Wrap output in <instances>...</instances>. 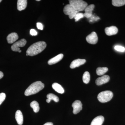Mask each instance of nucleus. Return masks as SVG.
<instances>
[{
    "label": "nucleus",
    "mask_w": 125,
    "mask_h": 125,
    "mask_svg": "<svg viewBox=\"0 0 125 125\" xmlns=\"http://www.w3.org/2000/svg\"><path fill=\"white\" fill-rule=\"evenodd\" d=\"M30 106L33 109V111L35 113H37L40 109L39 104L36 101H33L30 104Z\"/></svg>",
    "instance_id": "nucleus-20"
},
{
    "label": "nucleus",
    "mask_w": 125,
    "mask_h": 125,
    "mask_svg": "<svg viewBox=\"0 0 125 125\" xmlns=\"http://www.w3.org/2000/svg\"><path fill=\"white\" fill-rule=\"evenodd\" d=\"M15 117L16 120L18 125H22L23 122V117L22 113L20 110H18L15 113Z\"/></svg>",
    "instance_id": "nucleus-16"
},
{
    "label": "nucleus",
    "mask_w": 125,
    "mask_h": 125,
    "mask_svg": "<svg viewBox=\"0 0 125 125\" xmlns=\"http://www.w3.org/2000/svg\"><path fill=\"white\" fill-rule=\"evenodd\" d=\"M27 43V41L24 39H21L16 42L11 46V49L14 52H18L20 51V47L24 46Z\"/></svg>",
    "instance_id": "nucleus-6"
},
{
    "label": "nucleus",
    "mask_w": 125,
    "mask_h": 125,
    "mask_svg": "<svg viewBox=\"0 0 125 125\" xmlns=\"http://www.w3.org/2000/svg\"><path fill=\"white\" fill-rule=\"evenodd\" d=\"M43 125H53V124L52 122H47Z\"/></svg>",
    "instance_id": "nucleus-31"
},
{
    "label": "nucleus",
    "mask_w": 125,
    "mask_h": 125,
    "mask_svg": "<svg viewBox=\"0 0 125 125\" xmlns=\"http://www.w3.org/2000/svg\"><path fill=\"white\" fill-rule=\"evenodd\" d=\"M6 98V94L4 93L0 94V105L4 101Z\"/></svg>",
    "instance_id": "nucleus-26"
},
{
    "label": "nucleus",
    "mask_w": 125,
    "mask_h": 125,
    "mask_svg": "<svg viewBox=\"0 0 125 125\" xmlns=\"http://www.w3.org/2000/svg\"><path fill=\"white\" fill-rule=\"evenodd\" d=\"M85 62L86 60L85 59H78L74 60L71 62L70 65V67L71 69H74L83 64Z\"/></svg>",
    "instance_id": "nucleus-11"
},
{
    "label": "nucleus",
    "mask_w": 125,
    "mask_h": 125,
    "mask_svg": "<svg viewBox=\"0 0 125 125\" xmlns=\"http://www.w3.org/2000/svg\"><path fill=\"white\" fill-rule=\"evenodd\" d=\"M114 49L117 51L122 52H124L125 51V48L124 47L119 46V45L115 46L114 47Z\"/></svg>",
    "instance_id": "nucleus-25"
},
{
    "label": "nucleus",
    "mask_w": 125,
    "mask_h": 125,
    "mask_svg": "<svg viewBox=\"0 0 125 125\" xmlns=\"http://www.w3.org/2000/svg\"><path fill=\"white\" fill-rule=\"evenodd\" d=\"M19 38L18 34L15 32L11 33L7 37V40L8 43L11 44L13 43Z\"/></svg>",
    "instance_id": "nucleus-12"
},
{
    "label": "nucleus",
    "mask_w": 125,
    "mask_h": 125,
    "mask_svg": "<svg viewBox=\"0 0 125 125\" xmlns=\"http://www.w3.org/2000/svg\"><path fill=\"white\" fill-rule=\"evenodd\" d=\"M36 1H40V0H36Z\"/></svg>",
    "instance_id": "nucleus-33"
},
{
    "label": "nucleus",
    "mask_w": 125,
    "mask_h": 125,
    "mask_svg": "<svg viewBox=\"0 0 125 125\" xmlns=\"http://www.w3.org/2000/svg\"><path fill=\"white\" fill-rule=\"evenodd\" d=\"M72 107L73 108V113L76 114L79 113L83 108V104L80 101L76 100L72 104Z\"/></svg>",
    "instance_id": "nucleus-8"
},
{
    "label": "nucleus",
    "mask_w": 125,
    "mask_h": 125,
    "mask_svg": "<svg viewBox=\"0 0 125 125\" xmlns=\"http://www.w3.org/2000/svg\"><path fill=\"white\" fill-rule=\"evenodd\" d=\"M37 27L38 29L40 30H43V25L40 22L37 23Z\"/></svg>",
    "instance_id": "nucleus-28"
},
{
    "label": "nucleus",
    "mask_w": 125,
    "mask_h": 125,
    "mask_svg": "<svg viewBox=\"0 0 125 125\" xmlns=\"http://www.w3.org/2000/svg\"><path fill=\"white\" fill-rule=\"evenodd\" d=\"M47 99L46 100V102L47 103H50L52 100H53L55 102H58L59 101V98L53 94H48L47 95Z\"/></svg>",
    "instance_id": "nucleus-18"
},
{
    "label": "nucleus",
    "mask_w": 125,
    "mask_h": 125,
    "mask_svg": "<svg viewBox=\"0 0 125 125\" xmlns=\"http://www.w3.org/2000/svg\"><path fill=\"white\" fill-rule=\"evenodd\" d=\"M64 13L66 15H69V18L72 19L74 18L76 14L79 13V11L75 10L71 5L68 4L66 5L63 9Z\"/></svg>",
    "instance_id": "nucleus-5"
},
{
    "label": "nucleus",
    "mask_w": 125,
    "mask_h": 125,
    "mask_svg": "<svg viewBox=\"0 0 125 125\" xmlns=\"http://www.w3.org/2000/svg\"><path fill=\"white\" fill-rule=\"evenodd\" d=\"M84 16L87 18H90L92 17V13H85L83 14Z\"/></svg>",
    "instance_id": "nucleus-29"
},
{
    "label": "nucleus",
    "mask_w": 125,
    "mask_h": 125,
    "mask_svg": "<svg viewBox=\"0 0 125 125\" xmlns=\"http://www.w3.org/2000/svg\"><path fill=\"white\" fill-rule=\"evenodd\" d=\"M108 70L106 67H99L96 70V73L98 75H102Z\"/></svg>",
    "instance_id": "nucleus-19"
},
{
    "label": "nucleus",
    "mask_w": 125,
    "mask_h": 125,
    "mask_svg": "<svg viewBox=\"0 0 125 125\" xmlns=\"http://www.w3.org/2000/svg\"><path fill=\"white\" fill-rule=\"evenodd\" d=\"M1 1H2V0H0V2H1Z\"/></svg>",
    "instance_id": "nucleus-34"
},
{
    "label": "nucleus",
    "mask_w": 125,
    "mask_h": 125,
    "mask_svg": "<svg viewBox=\"0 0 125 125\" xmlns=\"http://www.w3.org/2000/svg\"><path fill=\"white\" fill-rule=\"evenodd\" d=\"M30 34L32 36H35L37 34V32L35 30L31 29L30 31Z\"/></svg>",
    "instance_id": "nucleus-27"
},
{
    "label": "nucleus",
    "mask_w": 125,
    "mask_h": 125,
    "mask_svg": "<svg viewBox=\"0 0 125 125\" xmlns=\"http://www.w3.org/2000/svg\"><path fill=\"white\" fill-rule=\"evenodd\" d=\"M110 80V77L108 75H104L98 78L96 80V85H100L107 83Z\"/></svg>",
    "instance_id": "nucleus-10"
},
{
    "label": "nucleus",
    "mask_w": 125,
    "mask_h": 125,
    "mask_svg": "<svg viewBox=\"0 0 125 125\" xmlns=\"http://www.w3.org/2000/svg\"><path fill=\"white\" fill-rule=\"evenodd\" d=\"M4 76V74L2 72L0 71V79H1Z\"/></svg>",
    "instance_id": "nucleus-30"
},
{
    "label": "nucleus",
    "mask_w": 125,
    "mask_h": 125,
    "mask_svg": "<svg viewBox=\"0 0 125 125\" xmlns=\"http://www.w3.org/2000/svg\"><path fill=\"white\" fill-rule=\"evenodd\" d=\"M52 88L57 92L59 93L62 94L64 92V90L62 86L59 84L57 83H54L52 85Z\"/></svg>",
    "instance_id": "nucleus-17"
},
{
    "label": "nucleus",
    "mask_w": 125,
    "mask_h": 125,
    "mask_svg": "<svg viewBox=\"0 0 125 125\" xmlns=\"http://www.w3.org/2000/svg\"><path fill=\"white\" fill-rule=\"evenodd\" d=\"M112 4L116 7H120L125 5V0H113Z\"/></svg>",
    "instance_id": "nucleus-21"
},
{
    "label": "nucleus",
    "mask_w": 125,
    "mask_h": 125,
    "mask_svg": "<svg viewBox=\"0 0 125 125\" xmlns=\"http://www.w3.org/2000/svg\"><path fill=\"white\" fill-rule=\"evenodd\" d=\"M63 56H64V55L62 54H59L57 56H56L55 57L49 60L48 62V63L49 65H52L56 64L61 60L62 58H63Z\"/></svg>",
    "instance_id": "nucleus-13"
},
{
    "label": "nucleus",
    "mask_w": 125,
    "mask_h": 125,
    "mask_svg": "<svg viewBox=\"0 0 125 125\" xmlns=\"http://www.w3.org/2000/svg\"><path fill=\"white\" fill-rule=\"evenodd\" d=\"M46 46V43L43 41H40L35 43L28 48L27 51V54L28 55L31 56L36 55L43 51Z\"/></svg>",
    "instance_id": "nucleus-1"
},
{
    "label": "nucleus",
    "mask_w": 125,
    "mask_h": 125,
    "mask_svg": "<svg viewBox=\"0 0 125 125\" xmlns=\"http://www.w3.org/2000/svg\"><path fill=\"white\" fill-rule=\"evenodd\" d=\"M86 40L88 43L94 45L97 42L98 38L96 33L93 32L86 37Z\"/></svg>",
    "instance_id": "nucleus-7"
},
{
    "label": "nucleus",
    "mask_w": 125,
    "mask_h": 125,
    "mask_svg": "<svg viewBox=\"0 0 125 125\" xmlns=\"http://www.w3.org/2000/svg\"><path fill=\"white\" fill-rule=\"evenodd\" d=\"M26 55H27V56H28V54H26Z\"/></svg>",
    "instance_id": "nucleus-35"
},
{
    "label": "nucleus",
    "mask_w": 125,
    "mask_h": 125,
    "mask_svg": "<svg viewBox=\"0 0 125 125\" xmlns=\"http://www.w3.org/2000/svg\"><path fill=\"white\" fill-rule=\"evenodd\" d=\"M27 5V0H18L17 2V9L19 11H21L26 9Z\"/></svg>",
    "instance_id": "nucleus-14"
},
{
    "label": "nucleus",
    "mask_w": 125,
    "mask_h": 125,
    "mask_svg": "<svg viewBox=\"0 0 125 125\" xmlns=\"http://www.w3.org/2000/svg\"><path fill=\"white\" fill-rule=\"evenodd\" d=\"M69 4L73 6L75 10L79 11L84 10L88 6V4L82 0H70Z\"/></svg>",
    "instance_id": "nucleus-3"
},
{
    "label": "nucleus",
    "mask_w": 125,
    "mask_h": 125,
    "mask_svg": "<svg viewBox=\"0 0 125 125\" xmlns=\"http://www.w3.org/2000/svg\"><path fill=\"white\" fill-rule=\"evenodd\" d=\"M21 52V50H20V51H19V52Z\"/></svg>",
    "instance_id": "nucleus-32"
},
{
    "label": "nucleus",
    "mask_w": 125,
    "mask_h": 125,
    "mask_svg": "<svg viewBox=\"0 0 125 125\" xmlns=\"http://www.w3.org/2000/svg\"><path fill=\"white\" fill-rule=\"evenodd\" d=\"M45 85L42 82L40 81L34 82L29 87L25 92L24 94L26 96H29L32 94L37 93L41 90L43 89Z\"/></svg>",
    "instance_id": "nucleus-2"
},
{
    "label": "nucleus",
    "mask_w": 125,
    "mask_h": 125,
    "mask_svg": "<svg viewBox=\"0 0 125 125\" xmlns=\"http://www.w3.org/2000/svg\"><path fill=\"white\" fill-rule=\"evenodd\" d=\"M105 31L106 35L111 36L116 34L118 32V30L115 26H112L105 28Z\"/></svg>",
    "instance_id": "nucleus-9"
},
{
    "label": "nucleus",
    "mask_w": 125,
    "mask_h": 125,
    "mask_svg": "<svg viewBox=\"0 0 125 125\" xmlns=\"http://www.w3.org/2000/svg\"><path fill=\"white\" fill-rule=\"evenodd\" d=\"M113 96V93L111 91H104L99 94L97 96L98 101L101 103L107 102L111 101Z\"/></svg>",
    "instance_id": "nucleus-4"
},
{
    "label": "nucleus",
    "mask_w": 125,
    "mask_h": 125,
    "mask_svg": "<svg viewBox=\"0 0 125 125\" xmlns=\"http://www.w3.org/2000/svg\"><path fill=\"white\" fill-rule=\"evenodd\" d=\"M84 17L83 14L82 13H78L76 14V15L75 16L74 19L75 20V22H77L81 18H83Z\"/></svg>",
    "instance_id": "nucleus-24"
},
{
    "label": "nucleus",
    "mask_w": 125,
    "mask_h": 125,
    "mask_svg": "<svg viewBox=\"0 0 125 125\" xmlns=\"http://www.w3.org/2000/svg\"><path fill=\"white\" fill-rule=\"evenodd\" d=\"M104 121V118L102 116H99L94 118L91 125H102Z\"/></svg>",
    "instance_id": "nucleus-15"
},
{
    "label": "nucleus",
    "mask_w": 125,
    "mask_h": 125,
    "mask_svg": "<svg viewBox=\"0 0 125 125\" xmlns=\"http://www.w3.org/2000/svg\"><path fill=\"white\" fill-rule=\"evenodd\" d=\"M83 81L85 84H88L90 80V75L89 72L86 71L84 72L83 75Z\"/></svg>",
    "instance_id": "nucleus-22"
},
{
    "label": "nucleus",
    "mask_w": 125,
    "mask_h": 125,
    "mask_svg": "<svg viewBox=\"0 0 125 125\" xmlns=\"http://www.w3.org/2000/svg\"><path fill=\"white\" fill-rule=\"evenodd\" d=\"M94 8V5L91 4L87 6V7L84 9V11L85 13H92Z\"/></svg>",
    "instance_id": "nucleus-23"
}]
</instances>
